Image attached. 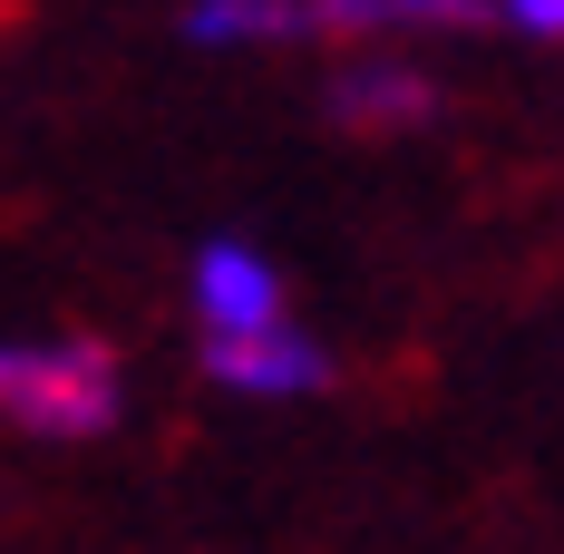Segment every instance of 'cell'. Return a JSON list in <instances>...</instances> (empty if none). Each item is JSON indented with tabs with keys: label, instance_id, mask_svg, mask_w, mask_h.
Instances as JSON below:
<instances>
[{
	"label": "cell",
	"instance_id": "obj_1",
	"mask_svg": "<svg viewBox=\"0 0 564 554\" xmlns=\"http://www.w3.org/2000/svg\"><path fill=\"white\" fill-rule=\"evenodd\" d=\"M487 0H185L195 50H273V40H370V30H467Z\"/></svg>",
	"mask_w": 564,
	"mask_h": 554
},
{
	"label": "cell",
	"instance_id": "obj_2",
	"mask_svg": "<svg viewBox=\"0 0 564 554\" xmlns=\"http://www.w3.org/2000/svg\"><path fill=\"white\" fill-rule=\"evenodd\" d=\"M0 419L30 438H98L117 428V360L98 340H0Z\"/></svg>",
	"mask_w": 564,
	"mask_h": 554
},
{
	"label": "cell",
	"instance_id": "obj_3",
	"mask_svg": "<svg viewBox=\"0 0 564 554\" xmlns=\"http://www.w3.org/2000/svg\"><path fill=\"white\" fill-rule=\"evenodd\" d=\"M195 322L205 340H243V332H273L282 322V273L253 253V243H205L195 253Z\"/></svg>",
	"mask_w": 564,
	"mask_h": 554
},
{
	"label": "cell",
	"instance_id": "obj_4",
	"mask_svg": "<svg viewBox=\"0 0 564 554\" xmlns=\"http://www.w3.org/2000/svg\"><path fill=\"white\" fill-rule=\"evenodd\" d=\"M205 370L225 389H243V399H302V389L332 380V360H322V340L302 332H243V340H205Z\"/></svg>",
	"mask_w": 564,
	"mask_h": 554
},
{
	"label": "cell",
	"instance_id": "obj_5",
	"mask_svg": "<svg viewBox=\"0 0 564 554\" xmlns=\"http://www.w3.org/2000/svg\"><path fill=\"white\" fill-rule=\"evenodd\" d=\"M438 108V78L399 68V58H370V68H340L332 78V117L340 127H419Z\"/></svg>",
	"mask_w": 564,
	"mask_h": 554
},
{
	"label": "cell",
	"instance_id": "obj_6",
	"mask_svg": "<svg viewBox=\"0 0 564 554\" xmlns=\"http://www.w3.org/2000/svg\"><path fill=\"white\" fill-rule=\"evenodd\" d=\"M525 40H564V0H497Z\"/></svg>",
	"mask_w": 564,
	"mask_h": 554
},
{
	"label": "cell",
	"instance_id": "obj_7",
	"mask_svg": "<svg viewBox=\"0 0 564 554\" xmlns=\"http://www.w3.org/2000/svg\"><path fill=\"white\" fill-rule=\"evenodd\" d=\"M10 20H20V0H0V30H10Z\"/></svg>",
	"mask_w": 564,
	"mask_h": 554
}]
</instances>
